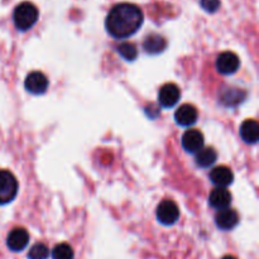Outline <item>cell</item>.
Here are the masks:
<instances>
[{"instance_id": "obj_1", "label": "cell", "mask_w": 259, "mask_h": 259, "mask_svg": "<svg viewBox=\"0 0 259 259\" xmlns=\"http://www.w3.org/2000/svg\"><path fill=\"white\" fill-rule=\"evenodd\" d=\"M144 20L143 12L131 3H120L109 12L105 28L111 37L124 39L138 32Z\"/></svg>"}, {"instance_id": "obj_2", "label": "cell", "mask_w": 259, "mask_h": 259, "mask_svg": "<svg viewBox=\"0 0 259 259\" xmlns=\"http://www.w3.org/2000/svg\"><path fill=\"white\" fill-rule=\"evenodd\" d=\"M38 17H39V12H38L37 7L30 2L20 3L13 13V20H14L15 27L22 32L30 29L37 23Z\"/></svg>"}, {"instance_id": "obj_3", "label": "cell", "mask_w": 259, "mask_h": 259, "mask_svg": "<svg viewBox=\"0 0 259 259\" xmlns=\"http://www.w3.org/2000/svg\"><path fill=\"white\" fill-rule=\"evenodd\" d=\"M17 179L8 169H0V205H7L15 199L18 194Z\"/></svg>"}, {"instance_id": "obj_4", "label": "cell", "mask_w": 259, "mask_h": 259, "mask_svg": "<svg viewBox=\"0 0 259 259\" xmlns=\"http://www.w3.org/2000/svg\"><path fill=\"white\" fill-rule=\"evenodd\" d=\"M157 219L163 225H174L180 218V209L172 200H163L157 207Z\"/></svg>"}, {"instance_id": "obj_5", "label": "cell", "mask_w": 259, "mask_h": 259, "mask_svg": "<svg viewBox=\"0 0 259 259\" xmlns=\"http://www.w3.org/2000/svg\"><path fill=\"white\" fill-rule=\"evenodd\" d=\"M50 82L45 73L39 72V71H33L29 75L25 77L24 88L28 93L33 94V95H42L47 91Z\"/></svg>"}, {"instance_id": "obj_6", "label": "cell", "mask_w": 259, "mask_h": 259, "mask_svg": "<svg viewBox=\"0 0 259 259\" xmlns=\"http://www.w3.org/2000/svg\"><path fill=\"white\" fill-rule=\"evenodd\" d=\"M240 60L234 52H223L217 58V70L222 75H233L239 70Z\"/></svg>"}, {"instance_id": "obj_7", "label": "cell", "mask_w": 259, "mask_h": 259, "mask_svg": "<svg viewBox=\"0 0 259 259\" xmlns=\"http://www.w3.org/2000/svg\"><path fill=\"white\" fill-rule=\"evenodd\" d=\"M204 134L199 129H190L182 137V147L189 153H197L204 148Z\"/></svg>"}, {"instance_id": "obj_8", "label": "cell", "mask_w": 259, "mask_h": 259, "mask_svg": "<svg viewBox=\"0 0 259 259\" xmlns=\"http://www.w3.org/2000/svg\"><path fill=\"white\" fill-rule=\"evenodd\" d=\"M181 98V91L175 83H166L158 93V101L163 108H174Z\"/></svg>"}, {"instance_id": "obj_9", "label": "cell", "mask_w": 259, "mask_h": 259, "mask_svg": "<svg viewBox=\"0 0 259 259\" xmlns=\"http://www.w3.org/2000/svg\"><path fill=\"white\" fill-rule=\"evenodd\" d=\"M29 243V234L24 228H15L7 238V245L13 252H22Z\"/></svg>"}, {"instance_id": "obj_10", "label": "cell", "mask_w": 259, "mask_h": 259, "mask_svg": "<svg viewBox=\"0 0 259 259\" xmlns=\"http://www.w3.org/2000/svg\"><path fill=\"white\" fill-rule=\"evenodd\" d=\"M199 118V113H197V109L194 105H190V104H185L181 105L175 113V119H176V123L181 126H191L194 125L197 121Z\"/></svg>"}, {"instance_id": "obj_11", "label": "cell", "mask_w": 259, "mask_h": 259, "mask_svg": "<svg viewBox=\"0 0 259 259\" xmlns=\"http://www.w3.org/2000/svg\"><path fill=\"white\" fill-rule=\"evenodd\" d=\"M238 223H239V217H238L237 211L230 209V207L220 210V211H218L217 217H215V224H217V227L219 229L225 230V232L234 229L238 225Z\"/></svg>"}, {"instance_id": "obj_12", "label": "cell", "mask_w": 259, "mask_h": 259, "mask_svg": "<svg viewBox=\"0 0 259 259\" xmlns=\"http://www.w3.org/2000/svg\"><path fill=\"white\" fill-rule=\"evenodd\" d=\"M209 204L210 206L219 210V211L220 210L228 209V207L230 206V204H232V194H230L227 189L217 187V189L212 190L211 194H210Z\"/></svg>"}, {"instance_id": "obj_13", "label": "cell", "mask_w": 259, "mask_h": 259, "mask_svg": "<svg viewBox=\"0 0 259 259\" xmlns=\"http://www.w3.org/2000/svg\"><path fill=\"white\" fill-rule=\"evenodd\" d=\"M210 180L212 184L217 187H223L227 189L228 186L233 184L234 181V175H233L232 169L228 168L225 166L215 167L211 172H210Z\"/></svg>"}, {"instance_id": "obj_14", "label": "cell", "mask_w": 259, "mask_h": 259, "mask_svg": "<svg viewBox=\"0 0 259 259\" xmlns=\"http://www.w3.org/2000/svg\"><path fill=\"white\" fill-rule=\"evenodd\" d=\"M247 98V93L240 89H225L222 94H220V103L227 108H234L242 104Z\"/></svg>"}, {"instance_id": "obj_15", "label": "cell", "mask_w": 259, "mask_h": 259, "mask_svg": "<svg viewBox=\"0 0 259 259\" xmlns=\"http://www.w3.org/2000/svg\"><path fill=\"white\" fill-rule=\"evenodd\" d=\"M167 47V40L159 34H149L143 40V50L149 55H158L162 53Z\"/></svg>"}, {"instance_id": "obj_16", "label": "cell", "mask_w": 259, "mask_h": 259, "mask_svg": "<svg viewBox=\"0 0 259 259\" xmlns=\"http://www.w3.org/2000/svg\"><path fill=\"white\" fill-rule=\"evenodd\" d=\"M240 137L248 144H255L259 138V125L253 119L243 121L240 126Z\"/></svg>"}, {"instance_id": "obj_17", "label": "cell", "mask_w": 259, "mask_h": 259, "mask_svg": "<svg viewBox=\"0 0 259 259\" xmlns=\"http://www.w3.org/2000/svg\"><path fill=\"white\" fill-rule=\"evenodd\" d=\"M217 151L211 147H207V148L200 149L196 153V164L201 168H207L217 162Z\"/></svg>"}, {"instance_id": "obj_18", "label": "cell", "mask_w": 259, "mask_h": 259, "mask_svg": "<svg viewBox=\"0 0 259 259\" xmlns=\"http://www.w3.org/2000/svg\"><path fill=\"white\" fill-rule=\"evenodd\" d=\"M116 51H118V53L124 58V60L129 61V62L136 60L137 56H138V50H137L136 46L131 42H124L121 43V45H119Z\"/></svg>"}, {"instance_id": "obj_19", "label": "cell", "mask_w": 259, "mask_h": 259, "mask_svg": "<svg viewBox=\"0 0 259 259\" xmlns=\"http://www.w3.org/2000/svg\"><path fill=\"white\" fill-rule=\"evenodd\" d=\"M73 249L66 243L57 244L52 250V259H73Z\"/></svg>"}, {"instance_id": "obj_20", "label": "cell", "mask_w": 259, "mask_h": 259, "mask_svg": "<svg viewBox=\"0 0 259 259\" xmlns=\"http://www.w3.org/2000/svg\"><path fill=\"white\" fill-rule=\"evenodd\" d=\"M48 255H50V249L43 243H37L28 252V258L29 259H47Z\"/></svg>"}, {"instance_id": "obj_21", "label": "cell", "mask_w": 259, "mask_h": 259, "mask_svg": "<svg viewBox=\"0 0 259 259\" xmlns=\"http://www.w3.org/2000/svg\"><path fill=\"white\" fill-rule=\"evenodd\" d=\"M201 8L207 13H215L220 8V0H201Z\"/></svg>"}, {"instance_id": "obj_22", "label": "cell", "mask_w": 259, "mask_h": 259, "mask_svg": "<svg viewBox=\"0 0 259 259\" xmlns=\"http://www.w3.org/2000/svg\"><path fill=\"white\" fill-rule=\"evenodd\" d=\"M223 259H237V258L233 257V255H227V257H224Z\"/></svg>"}]
</instances>
